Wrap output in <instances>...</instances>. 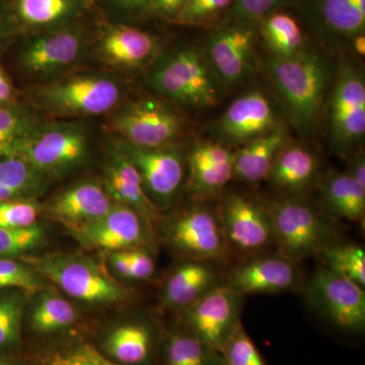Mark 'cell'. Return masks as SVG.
<instances>
[{"label": "cell", "instance_id": "obj_29", "mask_svg": "<svg viewBox=\"0 0 365 365\" xmlns=\"http://www.w3.org/2000/svg\"><path fill=\"white\" fill-rule=\"evenodd\" d=\"M153 334L143 324H127L115 329L107 340V350L121 364H143L150 359Z\"/></svg>", "mask_w": 365, "mask_h": 365}, {"label": "cell", "instance_id": "obj_39", "mask_svg": "<svg viewBox=\"0 0 365 365\" xmlns=\"http://www.w3.org/2000/svg\"><path fill=\"white\" fill-rule=\"evenodd\" d=\"M39 208L36 203L25 200L4 201L0 203V227L25 228L32 227L37 220Z\"/></svg>", "mask_w": 365, "mask_h": 365}, {"label": "cell", "instance_id": "obj_3", "mask_svg": "<svg viewBox=\"0 0 365 365\" xmlns=\"http://www.w3.org/2000/svg\"><path fill=\"white\" fill-rule=\"evenodd\" d=\"M148 83L170 102L192 109H208L220 103L222 83L195 48L160 52L151 62Z\"/></svg>", "mask_w": 365, "mask_h": 365}, {"label": "cell", "instance_id": "obj_35", "mask_svg": "<svg viewBox=\"0 0 365 365\" xmlns=\"http://www.w3.org/2000/svg\"><path fill=\"white\" fill-rule=\"evenodd\" d=\"M24 295L16 292L0 294V349H9L20 343Z\"/></svg>", "mask_w": 365, "mask_h": 365}, {"label": "cell", "instance_id": "obj_42", "mask_svg": "<svg viewBox=\"0 0 365 365\" xmlns=\"http://www.w3.org/2000/svg\"><path fill=\"white\" fill-rule=\"evenodd\" d=\"M51 365H117L91 345L83 344L71 351L58 355Z\"/></svg>", "mask_w": 365, "mask_h": 365}, {"label": "cell", "instance_id": "obj_41", "mask_svg": "<svg viewBox=\"0 0 365 365\" xmlns=\"http://www.w3.org/2000/svg\"><path fill=\"white\" fill-rule=\"evenodd\" d=\"M235 153L222 143H201L196 144L189 155V163L220 165L235 162Z\"/></svg>", "mask_w": 365, "mask_h": 365}, {"label": "cell", "instance_id": "obj_38", "mask_svg": "<svg viewBox=\"0 0 365 365\" xmlns=\"http://www.w3.org/2000/svg\"><path fill=\"white\" fill-rule=\"evenodd\" d=\"M294 0H234L232 14L239 23H259Z\"/></svg>", "mask_w": 365, "mask_h": 365}, {"label": "cell", "instance_id": "obj_17", "mask_svg": "<svg viewBox=\"0 0 365 365\" xmlns=\"http://www.w3.org/2000/svg\"><path fill=\"white\" fill-rule=\"evenodd\" d=\"M280 125L271 101L261 91H250L232 103L216 123L223 145H242Z\"/></svg>", "mask_w": 365, "mask_h": 365}, {"label": "cell", "instance_id": "obj_30", "mask_svg": "<svg viewBox=\"0 0 365 365\" xmlns=\"http://www.w3.org/2000/svg\"><path fill=\"white\" fill-rule=\"evenodd\" d=\"M260 33L275 57H288L306 49L299 24L289 14L274 13L260 21Z\"/></svg>", "mask_w": 365, "mask_h": 365}, {"label": "cell", "instance_id": "obj_6", "mask_svg": "<svg viewBox=\"0 0 365 365\" xmlns=\"http://www.w3.org/2000/svg\"><path fill=\"white\" fill-rule=\"evenodd\" d=\"M91 138L90 127L81 119L46 120L21 151L20 158L43 176L62 174L86 163Z\"/></svg>", "mask_w": 365, "mask_h": 365}, {"label": "cell", "instance_id": "obj_33", "mask_svg": "<svg viewBox=\"0 0 365 365\" xmlns=\"http://www.w3.org/2000/svg\"><path fill=\"white\" fill-rule=\"evenodd\" d=\"M319 254L327 268L364 287L365 253L361 247L334 242Z\"/></svg>", "mask_w": 365, "mask_h": 365}, {"label": "cell", "instance_id": "obj_22", "mask_svg": "<svg viewBox=\"0 0 365 365\" xmlns=\"http://www.w3.org/2000/svg\"><path fill=\"white\" fill-rule=\"evenodd\" d=\"M309 14L319 33L351 42L364 33L365 0H307Z\"/></svg>", "mask_w": 365, "mask_h": 365}, {"label": "cell", "instance_id": "obj_7", "mask_svg": "<svg viewBox=\"0 0 365 365\" xmlns=\"http://www.w3.org/2000/svg\"><path fill=\"white\" fill-rule=\"evenodd\" d=\"M108 128L118 138L139 148H162L182 135L184 122L165 101L143 98L118 106L110 113Z\"/></svg>", "mask_w": 365, "mask_h": 365}, {"label": "cell", "instance_id": "obj_20", "mask_svg": "<svg viewBox=\"0 0 365 365\" xmlns=\"http://www.w3.org/2000/svg\"><path fill=\"white\" fill-rule=\"evenodd\" d=\"M93 0H11L14 28L25 34L53 30L78 23Z\"/></svg>", "mask_w": 365, "mask_h": 365}, {"label": "cell", "instance_id": "obj_15", "mask_svg": "<svg viewBox=\"0 0 365 365\" xmlns=\"http://www.w3.org/2000/svg\"><path fill=\"white\" fill-rule=\"evenodd\" d=\"M257 33L253 26L237 24L209 36L205 57L216 76L225 85H237L251 73Z\"/></svg>", "mask_w": 365, "mask_h": 365}, {"label": "cell", "instance_id": "obj_9", "mask_svg": "<svg viewBox=\"0 0 365 365\" xmlns=\"http://www.w3.org/2000/svg\"><path fill=\"white\" fill-rule=\"evenodd\" d=\"M33 264L73 299L91 304L123 299L124 290L93 262L71 255H55L36 259Z\"/></svg>", "mask_w": 365, "mask_h": 365}, {"label": "cell", "instance_id": "obj_31", "mask_svg": "<svg viewBox=\"0 0 365 365\" xmlns=\"http://www.w3.org/2000/svg\"><path fill=\"white\" fill-rule=\"evenodd\" d=\"M165 359L168 365H225L222 354L192 332L170 336L165 347Z\"/></svg>", "mask_w": 365, "mask_h": 365}, {"label": "cell", "instance_id": "obj_47", "mask_svg": "<svg viewBox=\"0 0 365 365\" xmlns=\"http://www.w3.org/2000/svg\"><path fill=\"white\" fill-rule=\"evenodd\" d=\"M14 30H16V28L11 19L9 4L0 0V47Z\"/></svg>", "mask_w": 365, "mask_h": 365}, {"label": "cell", "instance_id": "obj_4", "mask_svg": "<svg viewBox=\"0 0 365 365\" xmlns=\"http://www.w3.org/2000/svg\"><path fill=\"white\" fill-rule=\"evenodd\" d=\"M91 36L78 23L25 34L18 53V63L36 86L51 83L76 68L91 48Z\"/></svg>", "mask_w": 365, "mask_h": 365}, {"label": "cell", "instance_id": "obj_40", "mask_svg": "<svg viewBox=\"0 0 365 365\" xmlns=\"http://www.w3.org/2000/svg\"><path fill=\"white\" fill-rule=\"evenodd\" d=\"M234 0H187L175 20L182 24H201L215 19L228 7Z\"/></svg>", "mask_w": 365, "mask_h": 365}, {"label": "cell", "instance_id": "obj_37", "mask_svg": "<svg viewBox=\"0 0 365 365\" xmlns=\"http://www.w3.org/2000/svg\"><path fill=\"white\" fill-rule=\"evenodd\" d=\"M44 232L39 225L25 228L0 227V257L13 256L36 248Z\"/></svg>", "mask_w": 365, "mask_h": 365}, {"label": "cell", "instance_id": "obj_51", "mask_svg": "<svg viewBox=\"0 0 365 365\" xmlns=\"http://www.w3.org/2000/svg\"><path fill=\"white\" fill-rule=\"evenodd\" d=\"M353 50L355 53L359 55V56H364L365 55V36L364 34H359V35L355 36L353 38L351 42Z\"/></svg>", "mask_w": 365, "mask_h": 365}, {"label": "cell", "instance_id": "obj_48", "mask_svg": "<svg viewBox=\"0 0 365 365\" xmlns=\"http://www.w3.org/2000/svg\"><path fill=\"white\" fill-rule=\"evenodd\" d=\"M16 103L14 88L6 71L0 66V106L11 105Z\"/></svg>", "mask_w": 365, "mask_h": 365}, {"label": "cell", "instance_id": "obj_24", "mask_svg": "<svg viewBox=\"0 0 365 365\" xmlns=\"http://www.w3.org/2000/svg\"><path fill=\"white\" fill-rule=\"evenodd\" d=\"M287 143V131L284 125H278L273 130L242 144L235 153L234 178L247 182L267 179L276 155Z\"/></svg>", "mask_w": 365, "mask_h": 365}, {"label": "cell", "instance_id": "obj_32", "mask_svg": "<svg viewBox=\"0 0 365 365\" xmlns=\"http://www.w3.org/2000/svg\"><path fill=\"white\" fill-rule=\"evenodd\" d=\"M74 307L59 295L41 294L31 313L34 330L50 333L67 328L76 321Z\"/></svg>", "mask_w": 365, "mask_h": 365}, {"label": "cell", "instance_id": "obj_13", "mask_svg": "<svg viewBox=\"0 0 365 365\" xmlns=\"http://www.w3.org/2000/svg\"><path fill=\"white\" fill-rule=\"evenodd\" d=\"M168 239L193 261L225 262L230 252L220 216L206 206H195L178 216L168 228Z\"/></svg>", "mask_w": 365, "mask_h": 365}, {"label": "cell", "instance_id": "obj_19", "mask_svg": "<svg viewBox=\"0 0 365 365\" xmlns=\"http://www.w3.org/2000/svg\"><path fill=\"white\" fill-rule=\"evenodd\" d=\"M148 220L128 206L118 204L102 217L86 222L81 235L88 244L107 250L136 248L148 242Z\"/></svg>", "mask_w": 365, "mask_h": 365}, {"label": "cell", "instance_id": "obj_36", "mask_svg": "<svg viewBox=\"0 0 365 365\" xmlns=\"http://www.w3.org/2000/svg\"><path fill=\"white\" fill-rule=\"evenodd\" d=\"M220 354L225 365H266L242 324L223 346Z\"/></svg>", "mask_w": 365, "mask_h": 365}, {"label": "cell", "instance_id": "obj_1", "mask_svg": "<svg viewBox=\"0 0 365 365\" xmlns=\"http://www.w3.org/2000/svg\"><path fill=\"white\" fill-rule=\"evenodd\" d=\"M121 79L104 71L69 72L51 83L34 86L29 98L33 108L57 119L110 114L123 102Z\"/></svg>", "mask_w": 365, "mask_h": 365}, {"label": "cell", "instance_id": "obj_25", "mask_svg": "<svg viewBox=\"0 0 365 365\" xmlns=\"http://www.w3.org/2000/svg\"><path fill=\"white\" fill-rule=\"evenodd\" d=\"M111 207L103 187L95 182H86L57 197L50 205L49 212L61 220L90 222L104 216Z\"/></svg>", "mask_w": 365, "mask_h": 365}, {"label": "cell", "instance_id": "obj_43", "mask_svg": "<svg viewBox=\"0 0 365 365\" xmlns=\"http://www.w3.org/2000/svg\"><path fill=\"white\" fill-rule=\"evenodd\" d=\"M0 274L6 275L16 283L18 288L26 292H35L41 287L35 274L18 262L0 259Z\"/></svg>", "mask_w": 365, "mask_h": 365}, {"label": "cell", "instance_id": "obj_53", "mask_svg": "<svg viewBox=\"0 0 365 365\" xmlns=\"http://www.w3.org/2000/svg\"><path fill=\"white\" fill-rule=\"evenodd\" d=\"M0 365H13V364H9V362L2 361V360H0Z\"/></svg>", "mask_w": 365, "mask_h": 365}, {"label": "cell", "instance_id": "obj_28", "mask_svg": "<svg viewBox=\"0 0 365 365\" xmlns=\"http://www.w3.org/2000/svg\"><path fill=\"white\" fill-rule=\"evenodd\" d=\"M45 121L42 113L32 106H0V158H20L21 151Z\"/></svg>", "mask_w": 365, "mask_h": 365}, {"label": "cell", "instance_id": "obj_23", "mask_svg": "<svg viewBox=\"0 0 365 365\" xmlns=\"http://www.w3.org/2000/svg\"><path fill=\"white\" fill-rule=\"evenodd\" d=\"M318 173L319 160L311 150L287 143L276 155L267 179L275 188L297 196L309 189Z\"/></svg>", "mask_w": 365, "mask_h": 365}, {"label": "cell", "instance_id": "obj_2", "mask_svg": "<svg viewBox=\"0 0 365 365\" xmlns=\"http://www.w3.org/2000/svg\"><path fill=\"white\" fill-rule=\"evenodd\" d=\"M269 76L292 124L313 131L325 103L329 71L325 60L311 49L269 61Z\"/></svg>", "mask_w": 365, "mask_h": 365}, {"label": "cell", "instance_id": "obj_12", "mask_svg": "<svg viewBox=\"0 0 365 365\" xmlns=\"http://www.w3.org/2000/svg\"><path fill=\"white\" fill-rule=\"evenodd\" d=\"M244 297L227 285L217 284L187 307L190 332L215 351L222 352L235 329L241 325Z\"/></svg>", "mask_w": 365, "mask_h": 365}, {"label": "cell", "instance_id": "obj_18", "mask_svg": "<svg viewBox=\"0 0 365 365\" xmlns=\"http://www.w3.org/2000/svg\"><path fill=\"white\" fill-rule=\"evenodd\" d=\"M299 273L294 262L281 255L255 256L230 270L227 277L230 289L244 297L250 294H278L297 285Z\"/></svg>", "mask_w": 365, "mask_h": 365}, {"label": "cell", "instance_id": "obj_14", "mask_svg": "<svg viewBox=\"0 0 365 365\" xmlns=\"http://www.w3.org/2000/svg\"><path fill=\"white\" fill-rule=\"evenodd\" d=\"M220 218L230 251L255 255L273 242L265 205L249 197L228 194L223 200Z\"/></svg>", "mask_w": 365, "mask_h": 365}, {"label": "cell", "instance_id": "obj_44", "mask_svg": "<svg viewBox=\"0 0 365 365\" xmlns=\"http://www.w3.org/2000/svg\"><path fill=\"white\" fill-rule=\"evenodd\" d=\"M127 256L130 263L131 279H146L155 272V262L145 252L141 250H131L127 251Z\"/></svg>", "mask_w": 365, "mask_h": 365}, {"label": "cell", "instance_id": "obj_8", "mask_svg": "<svg viewBox=\"0 0 365 365\" xmlns=\"http://www.w3.org/2000/svg\"><path fill=\"white\" fill-rule=\"evenodd\" d=\"M331 143L338 155L354 150L365 135V79L352 62L338 71L328 107Z\"/></svg>", "mask_w": 365, "mask_h": 365}, {"label": "cell", "instance_id": "obj_11", "mask_svg": "<svg viewBox=\"0 0 365 365\" xmlns=\"http://www.w3.org/2000/svg\"><path fill=\"white\" fill-rule=\"evenodd\" d=\"M115 146L128 158L140 175L144 190L153 204L168 205L184 181L182 153L173 146L139 148L118 139Z\"/></svg>", "mask_w": 365, "mask_h": 365}, {"label": "cell", "instance_id": "obj_16", "mask_svg": "<svg viewBox=\"0 0 365 365\" xmlns=\"http://www.w3.org/2000/svg\"><path fill=\"white\" fill-rule=\"evenodd\" d=\"M93 48L101 61L119 71L141 68L160 53L155 36L124 24H104L98 30Z\"/></svg>", "mask_w": 365, "mask_h": 365}, {"label": "cell", "instance_id": "obj_10", "mask_svg": "<svg viewBox=\"0 0 365 365\" xmlns=\"http://www.w3.org/2000/svg\"><path fill=\"white\" fill-rule=\"evenodd\" d=\"M307 297L331 323L351 332L365 328V292L357 283L319 268L307 283Z\"/></svg>", "mask_w": 365, "mask_h": 365}, {"label": "cell", "instance_id": "obj_26", "mask_svg": "<svg viewBox=\"0 0 365 365\" xmlns=\"http://www.w3.org/2000/svg\"><path fill=\"white\" fill-rule=\"evenodd\" d=\"M217 284V275L208 262H188L170 275L163 299L170 307L187 309Z\"/></svg>", "mask_w": 365, "mask_h": 365}, {"label": "cell", "instance_id": "obj_34", "mask_svg": "<svg viewBox=\"0 0 365 365\" xmlns=\"http://www.w3.org/2000/svg\"><path fill=\"white\" fill-rule=\"evenodd\" d=\"M190 189L200 199H209L220 194L234 178V162L220 165L189 163Z\"/></svg>", "mask_w": 365, "mask_h": 365}, {"label": "cell", "instance_id": "obj_27", "mask_svg": "<svg viewBox=\"0 0 365 365\" xmlns=\"http://www.w3.org/2000/svg\"><path fill=\"white\" fill-rule=\"evenodd\" d=\"M322 203L327 213L349 222H361L365 213V187L347 173L333 172L324 180Z\"/></svg>", "mask_w": 365, "mask_h": 365}, {"label": "cell", "instance_id": "obj_52", "mask_svg": "<svg viewBox=\"0 0 365 365\" xmlns=\"http://www.w3.org/2000/svg\"><path fill=\"white\" fill-rule=\"evenodd\" d=\"M6 288H18V287L13 280L9 279L4 274H0V289H6Z\"/></svg>", "mask_w": 365, "mask_h": 365}, {"label": "cell", "instance_id": "obj_46", "mask_svg": "<svg viewBox=\"0 0 365 365\" xmlns=\"http://www.w3.org/2000/svg\"><path fill=\"white\" fill-rule=\"evenodd\" d=\"M186 1L187 0H151L148 11L165 18L176 19Z\"/></svg>", "mask_w": 365, "mask_h": 365}, {"label": "cell", "instance_id": "obj_49", "mask_svg": "<svg viewBox=\"0 0 365 365\" xmlns=\"http://www.w3.org/2000/svg\"><path fill=\"white\" fill-rule=\"evenodd\" d=\"M347 174L352 177L355 181L365 187V158L364 153H359V155H355L351 163H350Z\"/></svg>", "mask_w": 365, "mask_h": 365}, {"label": "cell", "instance_id": "obj_45", "mask_svg": "<svg viewBox=\"0 0 365 365\" xmlns=\"http://www.w3.org/2000/svg\"><path fill=\"white\" fill-rule=\"evenodd\" d=\"M150 1L151 0H108V4L117 14L133 16L148 11Z\"/></svg>", "mask_w": 365, "mask_h": 365}, {"label": "cell", "instance_id": "obj_5", "mask_svg": "<svg viewBox=\"0 0 365 365\" xmlns=\"http://www.w3.org/2000/svg\"><path fill=\"white\" fill-rule=\"evenodd\" d=\"M264 205L270 217L273 242L287 260L297 263L336 241L337 232L332 223L304 201L287 198Z\"/></svg>", "mask_w": 365, "mask_h": 365}, {"label": "cell", "instance_id": "obj_50", "mask_svg": "<svg viewBox=\"0 0 365 365\" xmlns=\"http://www.w3.org/2000/svg\"><path fill=\"white\" fill-rule=\"evenodd\" d=\"M111 262L113 267L115 268L118 274L131 279L130 263H129L128 256H127V251L121 250L118 253L113 254Z\"/></svg>", "mask_w": 365, "mask_h": 365}, {"label": "cell", "instance_id": "obj_21", "mask_svg": "<svg viewBox=\"0 0 365 365\" xmlns=\"http://www.w3.org/2000/svg\"><path fill=\"white\" fill-rule=\"evenodd\" d=\"M106 187L118 202L133 209L148 222L157 217V206L146 194L138 170L116 146L106 167Z\"/></svg>", "mask_w": 365, "mask_h": 365}]
</instances>
